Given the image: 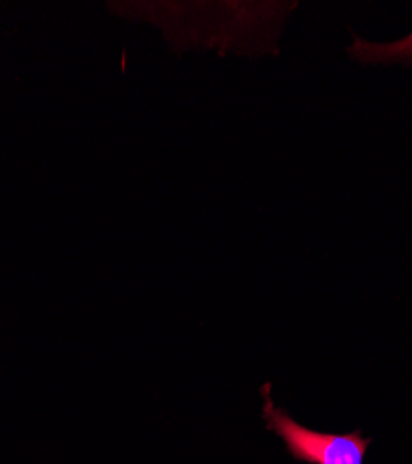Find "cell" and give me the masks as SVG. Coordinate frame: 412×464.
I'll return each mask as SVG.
<instances>
[{"instance_id":"cell-1","label":"cell","mask_w":412,"mask_h":464,"mask_svg":"<svg viewBox=\"0 0 412 464\" xmlns=\"http://www.w3.org/2000/svg\"><path fill=\"white\" fill-rule=\"evenodd\" d=\"M264 398V420L268 430L283 439L286 451L299 462L307 464H364L371 439L353 433H320L297 423L286 411L277 409L270 384L262 386Z\"/></svg>"}]
</instances>
